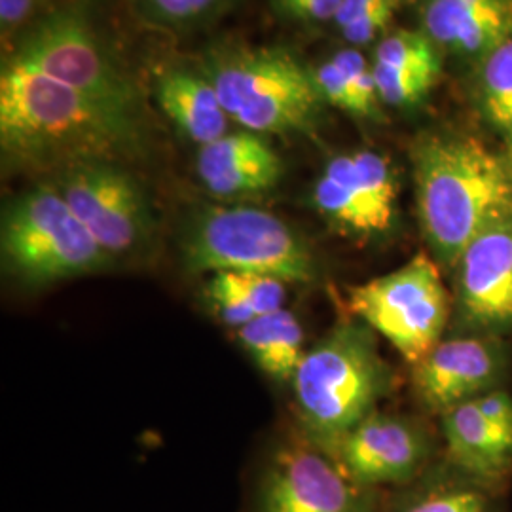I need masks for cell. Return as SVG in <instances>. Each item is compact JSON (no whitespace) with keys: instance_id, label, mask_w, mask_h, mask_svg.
<instances>
[{"instance_id":"6da1fadb","label":"cell","mask_w":512,"mask_h":512,"mask_svg":"<svg viewBox=\"0 0 512 512\" xmlns=\"http://www.w3.org/2000/svg\"><path fill=\"white\" fill-rule=\"evenodd\" d=\"M0 147L10 165L57 173L129 160L141 150V131L135 118L8 57L0 73Z\"/></svg>"},{"instance_id":"7a4b0ae2","label":"cell","mask_w":512,"mask_h":512,"mask_svg":"<svg viewBox=\"0 0 512 512\" xmlns=\"http://www.w3.org/2000/svg\"><path fill=\"white\" fill-rule=\"evenodd\" d=\"M414 202L427 253L450 275L458 256L512 209V160L461 131L423 133L410 150Z\"/></svg>"},{"instance_id":"3957f363","label":"cell","mask_w":512,"mask_h":512,"mask_svg":"<svg viewBox=\"0 0 512 512\" xmlns=\"http://www.w3.org/2000/svg\"><path fill=\"white\" fill-rule=\"evenodd\" d=\"M291 385L302 439L330 456L348 431L395 393L397 376L374 330L353 317L306 349Z\"/></svg>"},{"instance_id":"277c9868","label":"cell","mask_w":512,"mask_h":512,"mask_svg":"<svg viewBox=\"0 0 512 512\" xmlns=\"http://www.w3.org/2000/svg\"><path fill=\"white\" fill-rule=\"evenodd\" d=\"M181 253L192 274L272 275L287 285H310L321 275L306 238L253 205H205L186 228Z\"/></svg>"},{"instance_id":"5b68a950","label":"cell","mask_w":512,"mask_h":512,"mask_svg":"<svg viewBox=\"0 0 512 512\" xmlns=\"http://www.w3.org/2000/svg\"><path fill=\"white\" fill-rule=\"evenodd\" d=\"M228 118L258 135L310 133L325 103L313 71L277 48L234 50L203 67Z\"/></svg>"},{"instance_id":"8992f818","label":"cell","mask_w":512,"mask_h":512,"mask_svg":"<svg viewBox=\"0 0 512 512\" xmlns=\"http://www.w3.org/2000/svg\"><path fill=\"white\" fill-rule=\"evenodd\" d=\"M2 264L29 287L101 274L114 262L52 183L6 205L0 224Z\"/></svg>"},{"instance_id":"52a82bcc","label":"cell","mask_w":512,"mask_h":512,"mask_svg":"<svg viewBox=\"0 0 512 512\" xmlns=\"http://www.w3.org/2000/svg\"><path fill=\"white\" fill-rule=\"evenodd\" d=\"M444 275L435 258L420 251L397 270L351 287L349 311L412 366L450 330L452 294Z\"/></svg>"},{"instance_id":"ba28073f","label":"cell","mask_w":512,"mask_h":512,"mask_svg":"<svg viewBox=\"0 0 512 512\" xmlns=\"http://www.w3.org/2000/svg\"><path fill=\"white\" fill-rule=\"evenodd\" d=\"M8 57L137 120L139 95L133 82L78 12L63 10L40 19Z\"/></svg>"},{"instance_id":"9c48e42d","label":"cell","mask_w":512,"mask_h":512,"mask_svg":"<svg viewBox=\"0 0 512 512\" xmlns=\"http://www.w3.org/2000/svg\"><path fill=\"white\" fill-rule=\"evenodd\" d=\"M401 183L384 152L359 148L332 156L311 190V205L338 234L380 243L399 228Z\"/></svg>"},{"instance_id":"30bf717a","label":"cell","mask_w":512,"mask_h":512,"mask_svg":"<svg viewBox=\"0 0 512 512\" xmlns=\"http://www.w3.org/2000/svg\"><path fill=\"white\" fill-rule=\"evenodd\" d=\"M253 512H384L380 490L357 484L308 440L285 442L256 478Z\"/></svg>"},{"instance_id":"8fae6325","label":"cell","mask_w":512,"mask_h":512,"mask_svg":"<svg viewBox=\"0 0 512 512\" xmlns=\"http://www.w3.org/2000/svg\"><path fill=\"white\" fill-rule=\"evenodd\" d=\"M52 184L112 260L135 255L150 243V202L126 167L116 162L71 165L54 173Z\"/></svg>"},{"instance_id":"7c38bea8","label":"cell","mask_w":512,"mask_h":512,"mask_svg":"<svg viewBox=\"0 0 512 512\" xmlns=\"http://www.w3.org/2000/svg\"><path fill=\"white\" fill-rule=\"evenodd\" d=\"M448 277V332L512 338V209L469 241Z\"/></svg>"},{"instance_id":"4fadbf2b","label":"cell","mask_w":512,"mask_h":512,"mask_svg":"<svg viewBox=\"0 0 512 512\" xmlns=\"http://www.w3.org/2000/svg\"><path fill=\"white\" fill-rule=\"evenodd\" d=\"M511 372V338L448 332L410 366V384L421 408L440 418L456 406L507 387Z\"/></svg>"},{"instance_id":"5bb4252c","label":"cell","mask_w":512,"mask_h":512,"mask_svg":"<svg viewBox=\"0 0 512 512\" xmlns=\"http://www.w3.org/2000/svg\"><path fill=\"white\" fill-rule=\"evenodd\" d=\"M330 456L365 488H403L440 458V444L420 420L378 408L348 431Z\"/></svg>"},{"instance_id":"9a60e30c","label":"cell","mask_w":512,"mask_h":512,"mask_svg":"<svg viewBox=\"0 0 512 512\" xmlns=\"http://www.w3.org/2000/svg\"><path fill=\"white\" fill-rule=\"evenodd\" d=\"M440 456L503 492L512 478V391L499 387L439 418Z\"/></svg>"},{"instance_id":"2e32d148","label":"cell","mask_w":512,"mask_h":512,"mask_svg":"<svg viewBox=\"0 0 512 512\" xmlns=\"http://www.w3.org/2000/svg\"><path fill=\"white\" fill-rule=\"evenodd\" d=\"M196 171L205 190L220 200L272 190L283 173L274 147L253 131H228L198 150Z\"/></svg>"},{"instance_id":"e0dca14e","label":"cell","mask_w":512,"mask_h":512,"mask_svg":"<svg viewBox=\"0 0 512 512\" xmlns=\"http://www.w3.org/2000/svg\"><path fill=\"white\" fill-rule=\"evenodd\" d=\"M421 31L473 63L512 35V0H420Z\"/></svg>"},{"instance_id":"ac0fdd59","label":"cell","mask_w":512,"mask_h":512,"mask_svg":"<svg viewBox=\"0 0 512 512\" xmlns=\"http://www.w3.org/2000/svg\"><path fill=\"white\" fill-rule=\"evenodd\" d=\"M501 494L440 456L420 478L397 488L384 512H503Z\"/></svg>"},{"instance_id":"d6986e66","label":"cell","mask_w":512,"mask_h":512,"mask_svg":"<svg viewBox=\"0 0 512 512\" xmlns=\"http://www.w3.org/2000/svg\"><path fill=\"white\" fill-rule=\"evenodd\" d=\"M156 92L169 120L200 147L228 133L230 118L203 74L171 71L160 78Z\"/></svg>"},{"instance_id":"ffe728a7","label":"cell","mask_w":512,"mask_h":512,"mask_svg":"<svg viewBox=\"0 0 512 512\" xmlns=\"http://www.w3.org/2000/svg\"><path fill=\"white\" fill-rule=\"evenodd\" d=\"M304 329L293 311L279 310L253 319L236 330L241 348L268 378L279 384H291L302 363Z\"/></svg>"},{"instance_id":"44dd1931","label":"cell","mask_w":512,"mask_h":512,"mask_svg":"<svg viewBox=\"0 0 512 512\" xmlns=\"http://www.w3.org/2000/svg\"><path fill=\"white\" fill-rule=\"evenodd\" d=\"M476 109L512 160V35L475 61Z\"/></svg>"},{"instance_id":"7402d4cb","label":"cell","mask_w":512,"mask_h":512,"mask_svg":"<svg viewBox=\"0 0 512 512\" xmlns=\"http://www.w3.org/2000/svg\"><path fill=\"white\" fill-rule=\"evenodd\" d=\"M401 0H342L334 25L353 46H366L382 40L395 18Z\"/></svg>"},{"instance_id":"603a6c76","label":"cell","mask_w":512,"mask_h":512,"mask_svg":"<svg viewBox=\"0 0 512 512\" xmlns=\"http://www.w3.org/2000/svg\"><path fill=\"white\" fill-rule=\"evenodd\" d=\"M203 296L213 315L230 329H241L256 319L255 311L243 302L228 272L209 275L203 287Z\"/></svg>"},{"instance_id":"cb8c5ba5","label":"cell","mask_w":512,"mask_h":512,"mask_svg":"<svg viewBox=\"0 0 512 512\" xmlns=\"http://www.w3.org/2000/svg\"><path fill=\"white\" fill-rule=\"evenodd\" d=\"M332 59L342 67V71L353 86V90L359 97V103L365 112V120L372 122H382V101L380 93L376 86V78L372 71V63L366 61L365 55L359 50H342L338 54L332 55Z\"/></svg>"},{"instance_id":"d4e9b609","label":"cell","mask_w":512,"mask_h":512,"mask_svg":"<svg viewBox=\"0 0 512 512\" xmlns=\"http://www.w3.org/2000/svg\"><path fill=\"white\" fill-rule=\"evenodd\" d=\"M232 283L236 287L243 302L255 311L256 317L274 313L285 308L287 300V283L262 274H241V272H228Z\"/></svg>"},{"instance_id":"484cf974","label":"cell","mask_w":512,"mask_h":512,"mask_svg":"<svg viewBox=\"0 0 512 512\" xmlns=\"http://www.w3.org/2000/svg\"><path fill=\"white\" fill-rule=\"evenodd\" d=\"M313 78H315L317 90L321 93L325 103H329L336 109L344 110L355 118H365L359 97L353 90L348 76L332 57L313 71Z\"/></svg>"},{"instance_id":"4316f807","label":"cell","mask_w":512,"mask_h":512,"mask_svg":"<svg viewBox=\"0 0 512 512\" xmlns=\"http://www.w3.org/2000/svg\"><path fill=\"white\" fill-rule=\"evenodd\" d=\"M147 18L162 25H188L215 10L220 0H137Z\"/></svg>"},{"instance_id":"83f0119b","label":"cell","mask_w":512,"mask_h":512,"mask_svg":"<svg viewBox=\"0 0 512 512\" xmlns=\"http://www.w3.org/2000/svg\"><path fill=\"white\" fill-rule=\"evenodd\" d=\"M42 0H0V33L4 48L35 18Z\"/></svg>"},{"instance_id":"f1b7e54d","label":"cell","mask_w":512,"mask_h":512,"mask_svg":"<svg viewBox=\"0 0 512 512\" xmlns=\"http://www.w3.org/2000/svg\"><path fill=\"white\" fill-rule=\"evenodd\" d=\"M293 18L306 21H332L342 0H277Z\"/></svg>"}]
</instances>
